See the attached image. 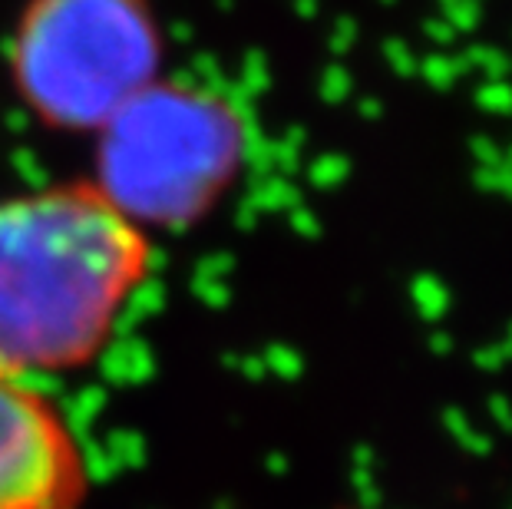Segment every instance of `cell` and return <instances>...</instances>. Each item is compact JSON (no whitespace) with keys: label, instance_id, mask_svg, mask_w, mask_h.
<instances>
[{"label":"cell","instance_id":"6da1fadb","mask_svg":"<svg viewBox=\"0 0 512 509\" xmlns=\"http://www.w3.org/2000/svg\"><path fill=\"white\" fill-rule=\"evenodd\" d=\"M156 252L100 182L0 196V374L37 381L96 364Z\"/></svg>","mask_w":512,"mask_h":509},{"label":"cell","instance_id":"7a4b0ae2","mask_svg":"<svg viewBox=\"0 0 512 509\" xmlns=\"http://www.w3.org/2000/svg\"><path fill=\"white\" fill-rule=\"evenodd\" d=\"M159 37L143 0H37L17 30L24 100L60 126H110L152 86Z\"/></svg>","mask_w":512,"mask_h":509},{"label":"cell","instance_id":"3957f363","mask_svg":"<svg viewBox=\"0 0 512 509\" xmlns=\"http://www.w3.org/2000/svg\"><path fill=\"white\" fill-rule=\"evenodd\" d=\"M106 129L103 179L96 182L139 225L146 215L202 205L235 166L232 116L185 90L149 86Z\"/></svg>","mask_w":512,"mask_h":509},{"label":"cell","instance_id":"277c9868","mask_svg":"<svg viewBox=\"0 0 512 509\" xmlns=\"http://www.w3.org/2000/svg\"><path fill=\"white\" fill-rule=\"evenodd\" d=\"M90 486V457L57 400L0 374V509H83Z\"/></svg>","mask_w":512,"mask_h":509}]
</instances>
